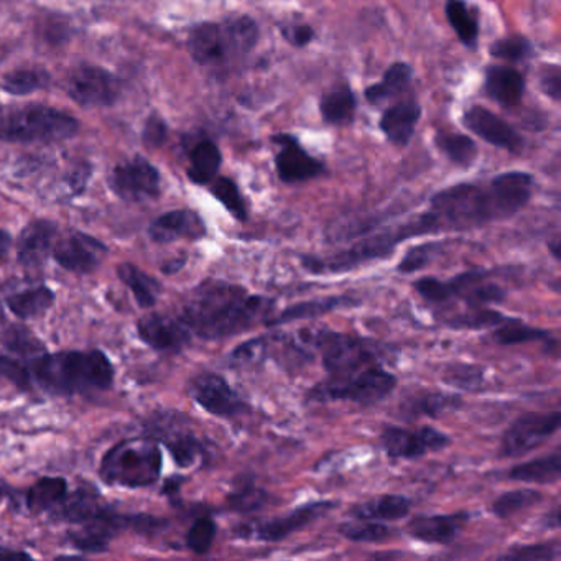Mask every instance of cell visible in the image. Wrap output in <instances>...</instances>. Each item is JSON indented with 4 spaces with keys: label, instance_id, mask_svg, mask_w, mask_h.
<instances>
[{
    "label": "cell",
    "instance_id": "60d3db41",
    "mask_svg": "<svg viewBox=\"0 0 561 561\" xmlns=\"http://www.w3.org/2000/svg\"><path fill=\"white\" fill-rule=\"evenodd\" d=\"M0 341L12 353L19 354V356L32 357V359H37L45 351V346L38 341V337L21 324L9 327L0 336Z\"/></svg>",
    "mask_w": 561,
    "mask_h": 561
},
{
    "label": "cell",
    "instance_id": "8d00e7d4",
    "mask_svg": "<svg viewBox=\"0 0 561 561\" xmlns=\"http://www.w3.org/2000/svg\"><path fill=\"white\" fill-rule=\"evenodd\" d=\"M461 397L455 393L432 392L425 396L416 397L410 402L409 409L412 415L432 416L439 419L446 413L455 412L461 407Z\"/></svg>",
    "mask_w": 561,
    "mask_h": 561
},
{
    "label": "cell",
    "instance_id": "603a6c76",
    "mask_svg": "<svg viewBox=\"0 0 561 561\" xmlns=\"http://www.w3.org/2000/svg\"><path fill=\"white\" fill-rule=\"evenodd\" d=\"M420 116H422V107L413 101H405L383 113L380 129L390 142L407 146L415 134Z\"/></svg>",
    "mask_w": 561,
    "mask_h": 561
},
{
    "label": "cell",
    "instance_id": "ab89813d",
    "mask_svg": "<svg viewBox=\"0 0 561 561\" xmlns=\"http://www.w3.org/2000/svg\"><path fill=\"white\" fill-rule=\"evenodd\" d=\"M443 382L458 390H478L484 386L485 369L478 364L456 363L443 369Z\"/></svg>",
    "mask_w": 561,
    "mask_h": 561
},
{
    "label": "cell",
    "instance_id": "be15d7a7",
    "mask_svg": "<svg viewBox=\"0 0 561 561\" xmlns=\"http://www.w3.org/2000/svg\"><path fill=\"white\" fill-rule=\"evenodd\" d=\"M2 497H4V492H2V489H0V501H2Z\"/></svg>",
    "mask_w": 561,
    "mask_h": 561
},
{
    "label": "cell",
    "instance_id": "5b68a950",
    "mask_svg": "<svg viewBox=\"0 0 561 561\" xmlns=\"http://www.w3.org/2000/svg\"><path fill=\"white\" fill-rule=\"evenodd\" d=\"M257 38V25L251 18L242 15L222 24H203L193 28L188 50L202 67L218 68L248 55Z\"/></svg>",
    "mask_w": 561,
    "mask_h": 561
},
{
    "label": "cell",
    "instance_id": "ee69618b",
    "mask_svg": "<svg viewBox=\"0 0 561 561\" xmlns=\"http://www.w3.org/2000/svg\"><path fill=\"white\" fill-rule=\"evenodd\" d=\"M268 501H271V495L249 479H245L244 482H238L234 491L228 497L229 507L232 511L241 512V514L259 511V508L268 504Z\"/></svg>",
    "mask_w": 561,
    "mask_h": 561
},
{
    "label": "cell",
    "instance_id": "cb8c5ba5",
    "mask_svg": "<svg viewBox=\"0 0 561 561\" xmlns=\"http://www.w3.org/2000/svg\"><path fill=\"white\" fill-rule=\"evenodd\" d=\"M485 93L502 106H515L525 93V81L518 71L491 67L485 75Z\"/></svg>",
    "mask_w": 561,
    "mask_h": 561
},
{
    "label": "cell",
    "instance_id": "ac0fdd59",
    "mask_svg": "<svg viewBox=\"0 0 561 561\" xmlns=\"http://www.w3.org/2000/svg\"><path fill=\"white\" fill-rule=\"evenodd\" d=\"M150 238L159 244H169V242L198 241L205 238L206 226L203 219L190 209H176V211L167 213L160 216L149 228Z\"/></svg>",
    "mask_w": 561,
    "mask_h": 561
},
{
    "label": "cell",
    "instance_id": "f5cc1de1",
    "mask_svg": "<svg viewBox=\"0 0 561 561\" xmlns=\"http://www.w3.org/2000/svg\"><path fill=\"white\" fill-rule=\"evenodd\" d=\"M502 560H515V561H540V560H553L557 558V548L551 545H527V547L514 548L508 553L502 554Z\"/></svg>",
    "mask_w": 561,
    "mask_h": 561
},
{
    "label": "cell",
    "instance_id": "f6af8a7d",
    "mask_svg": "<svg viewBox=\"0 0 561 561\" xmlns=\"http://www.w3.org/2000/svg\"><path fill=\"white\" fill-rule=\"evenodd\" d=\"M494 340L502 346H515V344L534 343V341H551V334L520 323L518 320H512L499 327L494 333Z\"/></svg>",
    "mask_w": 561,
    "mask_h": 561
},
{
    "label": "cell",
    "instance_id": "db71d44e",
    "mask_svg": "<svg viewBox=\"0 0 561 561\" xmlns=\"http://www.w3.org/2000/svg\"><path fill=\"white\" fill-rule=\"evenodd\" d=\"M11 382L18 387H25L28 382V373L9 357L0 356V383Z\"/></svg>",
    "mask_w": 561,
    "mask_h": 561
},
{
    "label": "cell",
    "instance_id": "9f6ffc18",
    "mask_svg": "<svg viewBox=\"0 0 561 561\" xmlns=\"http://www.w3.org/2000/svg\"><path fill=\"white\" fill-rule=\"evenodd\" d=\"M541 88L547 96L553 98L554 101L560 100L561 78L558 68H551L541 77Z\"/></svg>",
    "mask_w": 561,
    "mask_h": 561
},
{
    "label": "cell",
    "instance_id": "d590c367",
    "mask_svg": "<svg viewBox=\"0 0 561 561\" xmlns=\"http://www.w3.org/2000/svg\"><path fill=\"white\" fill-rule=\"evenodd\" d=\"M340 534L356 543H382L392 538L393 530L382 522L354 518L353 522L341 525Z\"/></svg>",
    "mask_w": 561,
    "mask_h": 561
},
{
    "label": "cell",
    "instance_id": "9c48e42d",
    "mask_svg": "<svg viewBox=\"0 0 561 561\" xmlns=\"http://www.w3.org/2000/svg\"><path fill=\"white\" fill-rule=\"evenodd\" d=\"M560 412H534L518 416L502 436L501 455L504 458L528 455L560 430Z\"/></svg>",
    "mask_w": 561,
    "mask_h": 561
},
{
    "label": "cell",
    "instance_id": "c3c4849f",
    "mask_svg": "<svg viewBox=\"0 0 561 561\" xmlns=\"http://www.w3.org/2000/svg\"><path fill=\"white\" fill-rule=\"evenodd\" d=\"M216 522L211 517H199L186 535V545L196 554L208 553L216 537Z\"/></svg>",
    "mask_w": 561,
    "mask_h": 561
},
{
    "label": "cell",
    "instance_id": "681fc988",
    "mask_svg": "<svg viewBox=\"0 0 561 561\" xmlns=\"http://www.w3.org/2000/svg\"><path fill=\"white\" fill-rule=\"evenodd\" d=\"M268 356V340L257 337V340L245 341L241 346L236 347L231 354V364L236 367H248L252 364H261Z\"/></svg>",
    "mask_w": 561,
    "mask_h": 561
},
{
    "label": "cell",
    "instance_id": "5bb4252c",
    "mask_svg": "<svg viewBox=\"0 0 561 561\" xmlns=\"http://www.w3.org/2000/svg\"><path fill=\"white\" fill-rule=\"evenodd\" d=\"M190 393L202 409L221 419H234L249 410L242 397L218 374L195 377Z\"/></svg>",
    "mask_w": 561,
    "mask_h": 561
},
{
    "label": "cell",
    "instance_id": "277c9868",
    "mask_svg": "<svg viewBox=\"0 0 561 561\" xmlns=\"http://www.w3.org/2000/svg\"><path fill=\"white\" fill-rule=\"evenodd\" d=\"M80 123L70 114L42 104L0 107V140L11 144H55L77 136Z\"/></svg>",
    "mask_w": 561,
    "mask_h": 561
},
{
    "label": "cell",
    "instance_id": "d4e9b609",
    "mask_svg": "<svg viewBox=\"0 0 561 561\" xmlns=\"http://www.w3.org/2000/svg\"><path fill=\"white\" fill-rule=\"evenodd\" d=\"M410 508H412L410 499L403 495L383 494L356 505L351 511V515L363 520L396 522L405 518L410 514Z\"/></svg>",
    "mask_w": 561,
    "mask_h": 561
},
{
    "label": "cell",
    "instance_id": "30bf717a",
    "mask_svg": "<svg viewBox=\"0 0 561 561\" xmlns=\"http://www.w3.org/2000/svg\"><path fill=\"white\" fill-rule=\"evenodd\" d=\"M68 96L83 107L113 106L121 96V83L113 73L93 65H81L68 75Z\"/></svg>",
    "mask_w": 561,
    "mask_h": 561
},
{
    "label": "cell",
    "instance_id": "f907efd6",
    "mask_svg": "<svg viewBox=\"0 0 561 561\" xmlns=\"http://www.w3.org/2000/svg\"><path fill=\"white\" fill-rule=\"evenodd\" d=\"M439 252V244H422L416 245V248L410 249L405 255H403L402 262H400L397 271L402 272V274H413V272L422 271L425 268L433 259L436 257V254Z\"/></svg>",
    "mask_w": 561,
    "mask_h": 561
},
{
    "label": "cell",
    "instance_id": "bcb514c9",
    "mask_svg": "<svg viewBox=\"0 0 561 561\" xmlns=\"http://www.w3.org/2000/svg\"><path fill=\"white\" fill-rule=\"evenodd\" d=\"M512 318L504 317L499 311L485 307H469V311L449 320V327L456 330H482V328L501 327Z\"/></svg>",
    "mask_w": 561,
    "mask_h": 561
},
{
    "label": "cell",
    "instance_id": "6da1fadb",
    "mask_svg": "<svg viewBox=\"0 0 561 561\" xmlns=\"http://www.w3.org/2000/svg\"><path fill=\"white\" fill-rule=\"evenodd\" d=\"M274 301L251 295L239 285L206 280L186 298L182 321L203 340H222L267 321Z\"/></svg>",
    "mask_w": 561,
    "mask_h": 561
},
{
    "label": "cell",
    "instance_id": "83f0119b",
    "mask_svg": "<svg viewBox=\"0 0 561 561\" xmlns=\"http://www.w3.org/2000/svg\"><path fill=\"white\" fill-rule=\"evenodd\" d=\"M221 167V152L209 140L196 144L190 153L188 179L196 185H206L215 180Z\"/></svg>",
    "mask_w": 561,
    "mask_h": 561
},
{
    "label": "cell",
    "instance_id": "8992f818",
    "mask_svg": "<svg viewBox=\"0 0 561 561\" xmlns=\"http://www.w3.org/2000/svg\"><path fill=\"white\" fill-rule=\"evenodd\" d=\"M162 453L152 439L119 443L104 456L101 476L110 484L146 488L160 478Z\"/></svg>",
    "mask_w": 561,
    "mask_h": 561
},
{
    "label": "cell",
    "instance_id": "f1b7e54d",
    "mask_svg": "<svg viewBox=\"0 0 561 561\" xmlns=\"http://www.w3.org/2000/svg\"><path fill=\"white\" fill-rule=\"evenodd\" d=\"M117 275L121 280L130 288L137 304L142 308H150L157 304L160 295V284L156 278L147 275L146 272L140 271L139 267L133 264H123L117 268Z\"/></svg>",
    "mask_w": 561,
    "mask_h": 561
},
{
    "label": "cell",
    "instance_id": "d6986e66",
    "mask_svg": "<svg viewBox=\"0 0 561 561\" xmlns=\"http://www.w3.org/2000/svg\"><path fill=\"white\" fill-rule=\"evenodd\" d=\"M57 225L47 219H37L25 226L19 236L18 259L25 268H38L47 262L54 251Z\"/></svg>",
    "mask_w": 561,
    "mask_h": 561
},
{
    "label": "cell",
    "instance_id": "680465c9",
    "mask_svg": "<svg viewBox=\"0 0 561 561\" xmlns=\"http://www.w3.org/2000/svg\"><path fill=\"white\" fill-rule=\"evenodd\" d=\"M12 248V238L9 232L2 231L0 229V259L8 257L9 252H11Z\"/></svg>",
    "mask_w": 561,
    "mask_h": 561
},
{
    "label": "cell",
    "instance_id": "2e32d148",
    "mask_svg": "<svg viewBox=\"0 0 561 561\" xmlns=\"http://www.w3.org/2000/svg\"><path fill=\"white\" fill-rule=\"evenodd\" d=\"M140 337L150 347L157 351H182L192 340V331L188 330L182 318L165 317V314H147L139 321Z\"/></svg>",
    "mask_w": 561,
    "mask_h": 561
},
{
    "label": "cell",
    "instance_id": "e575fe53",
    "mask_svg": "<svg viewBox=\"0 0 561 561\" xmlns=\"http://www.w3.org/2000/svg\"><path fill=\"white\" fill-rule=\"evenodd\" d=\"M170 430L165 435L167 446L172 451L176 465L182 468H190L203 456V445L192 432L183 428Z\"/></svg>",
    "mask_w": 561,
    "mask_h": 561
},
{
    "label": "cell",
    "instance_id": "7c38bea8",
    "mask_svg": "<svg viewBox=\"0 0 561 561\" xmlns=\"http://www.w3.org/2000/svg\"><path fill=\"white\" fill-rule=\"evenodd\" d=\"M380 442L387 456L392 459L422 458L428 453L442 451L451 445L449 436L433 426H420L419 430L387 426Z\"/></svg>",
    "mask_w": 561,
    "mask_h": 561
},
{
    "label": "cell",
    "instance_id": "8fae6325",
    "mask_svg": "<svg viewBox=\"0 0 561 561\" xmlns=\"http://www.w3.org/2000/svg\"><path fill=\"white\" fill-rule=\"evenodd\" d=\"M333 507L334 502H311V504L301 505V507L294 508V511L280 515V517L241 525V527L236 528V535L242 538H254V540L275 543V541L285 540L295 531L307 527L311 522L323 517Z\"/></svg>",
    "mask_w": 561,
    "mask_h": 561
},
{
    "label": "cell",
    "instance_id": "4dcf8cb0",
    "mask_svg": "<svg viewBox=\"0 0 561 561\" xmlns=\"http://www.w3.org/2000/svg\"><path fill=\"white\" fill-rule=\"evenodd\" d=\"M413 70L405 64H396L383 75L382 83L367 88L366 98L369 103L380 104L389 98L397 96L409 88Z\"/></svg>",
    "mask_w": 561,
    "mask_h": 561
},
{
    "label": "cell",
    "instance_id": "f546056e",
    "mask_svg": "<svg viewBox=\"0 0 561 561\" xmlns=\"http://www.w3.org/2000/svg\"><path fill=\"white\" fill-rule=\"evenodd\" d=\"M54 291L48 290L47 287H37L11 295L8 298V307L11 308L15 317L27 320V318L45 313L54 305Z\"/></svg>",
    "mask_w": 561,
    "mask_h": 561
},
{
    "label": "cell",
    "instance_id": "e0dca14e",
    "mask_svg": "<svg viewBox=\"0 0 561 561\" xmlns=\"http://www.w3.org/2000/svg\"><path fill=\"white\" fill-rule=\"evenodd\" d=\"M462 123L471 133H474L476 136L481 137L491 146L501 147V149L511 150V152L520 150L522 139L518 134L508 124H505L501 117L495 116L484 107L474 106L469 110L462 117Z\"/></svg>",
    "mask_w": 561,
    "mask_h": 561
},
{
    "label": "cell",
    "instance_id": "9a60e30c",
    "mask_svg": "<svg viewBox=\"0 0 561 561\" xmlns=\"http://www.w3.org/2000/svg\"><path fill=\"white\" fill-rule=\"evenodd\" d=\"M106 254V245L84 232H70L54 248L55 261L67 271L78 274H90L100 267Z\"/></svg>",
    "mask_w": 561,
    "mask_h": 561
},
{
    "label": "cell",
    "instance_id": "44dd1931",
    "mask_svg": "<svg viewBox=\"0 0 561 561\" xmlns=\"http://www.w3.org/2000/svg\"><path fill=\"white\" fill-rule=\"evenodd\" d=\"M275 142L282 144L280 153L275 159L282 182H307V180L317 179L323 173V165L313 157L308 156L291 137L278 136Z\"/></svg>",
    "mask_w": 561,
    "mask_h": 561
},
{
    "label": "cell",
    "instance_id": "1f68e13d",
    "mask_svg": "<svg viewBox=\"0 0 561 561\" xmlns=\"http://www.w3.org/2000/svg\"><path fill=\"white\" fill-rule=\"evenodd\" d=\"M321 116L330 124H346L356 111V98L347 87H340L321 100Z\"/></svg>",
    "mask_w": 561,
    "mask_h": 561
},
{
    "label": "cell",
    "instance_id": "7bdbcfd3",
    "mask_svg": "<svg viewBox=\"0 0 561 561\" xmlns=\"http://www.w3.org/2000/svg\"><path fill=\"white\" fill-rule=\"evenodd\" d=\"M439 150L459 167H469L478 156V147L469 137L461 134H439L436 137Z\"/></svg>",
    "mask_w": 561,
    "mask_h": 561
},
{
    "label": "cell",
    "instance_id": "94428289",
    "mask_svg": "<svg viewBox=\"0 0 561 561\" xmlns=\"http://www.w3.org/2000/svg\"><path fill=\"white\" fill-rule=\"evenodd\" d=\"M550 249H551V252H553V257L557 259H560V251H558V249H560V241H558V239H554V242L553 244L550 245Z\"/></svg>",
    "mask_w": 561,
    "mask_h": 561
},
{
    "label": "cell",
    "instance_id": "3957f363",
    "mask_svg": "<svg viewBox=\"0 0 561 561\" xmlns=\"http://www.w3.org/2000/svg\"><path fill=\"white\" fill-rule=\"evenodd\" d=\"M436 231H465L512 218L494 185L451 186L436 193L428 209Z\"/></svg>",
    "mask_w": 561,
    "mask_h": 561
},
{
    "label": "cell",
    "instance_id": "91938a15",
    "mask_svg": "<svg viewBox=\"0 0 561 561\" xmlns=\"http://www.w3.org/2000/svg\"><path fill=\"white\" fill-rule=\"evenodd\" d=\"M4 557H8V558L27 557V554L14 553V551L2 550V548H0V558H4Z\"/></svg>",
    "mask_w": 561,
    "mask_h": 561
},
{
    "label": "cell",
    "instance_id": "b9f144b4",
    "mask_svg": "<svg viewBox=\"0 0 561 561\" xmlns=\"http://www.w3.org/2000/svg\"><path fill=\"white\" fill-rule=\"evenodd\" d=\"M445 11L446 18L458 34L459 41L466 45H474L479 34L478 21L466 8L465 2L462 0H449Z\"/></svg>",
    "mask_w": 561,
    "mask_h": 561
},
{
    "label": "cell",
    "instance_id": "6125c7cd",
    "mask_svg": "<svg viewBox=\"0 0 561 561\" xmlns=\"http://www.w3.org/2000/svg\"><path fill=\"white\" fill-rule=\"evenodd\" d=\"M4 320V310H2V305H0V321Z\"/></svg>",
    "mask_w": 561,
    "mask_h": 561
},
{
    "label": "cell",
    "instance_id": "816d5d0a",
    "mask_svg": "<svg viewBox=\"0 0 561 561\" xmlns=\"http://www.w3.org/2000/svg\"><path fill=\"white\" fill-rule=\"evenodd\" d=\"M491 55L501 60L522 61L530 57L531 45L522 37L504 38L492 45Z\"/></svg>",
    "mask_w": 561,
    "mask_h": 561
},
{
    "label": "cell",
    "instance_id": "ffe728a7",
    "mask_svg": "<svg viewBox=\"0 0 561 561\" xmlns=\"http://www.w3.org/2000/svg\"><path fill=\"white\" fill-rule=\"evenodd\" d=\"M468 520V512H456V514L449 515H423V517H416L410 522L407 534L423 543L448 545L456 540Z\"/></svg>",
    "mask_w": 561,
    "mask_h": 561
},
{
    "label": "cell",
    "instance_id": "4316f807",
    "mask_svg": "<svg viewBox=\"0 0 561 561\" xmlns=\"http://www.w3.org/2000/svg\"><path fill=\"white\" fill-rule=\"evenodd\" d=\"M561 474L560 451H553L543 458L531 459L514 466L507 478L518 482H535V484H554Z\"/></svg>",
    "mask_w": 561,
    "mask_h": 561
},
{
    "label": "cell",
    "instance_id": "ba28073f",
    "mask_svg": "<svg viewBox=\"0 0 561 561\" xmlns=\"http://www.w3.org/2000/svg\"><path fill=\"white\" fill-rule=\"evenodd\" d=\"M305 341L321 351L324 369L331 377L350 376L364 367L373 366L383 353L374 341L331 331L313 333Z\"/></svg>",
    "mask_w": 561,
    "mask_h": 561
},
{
    "label": "cell",
    "instance_id": "f35d334b",
    "mask_svg": "<svg viewBox=\"0 0 561 561\" xmlns=\"http://www.w3.org/2000/svg\"><path fill=\"white\" fill-rule=\"evenodd\" d=\"M541 499L543 494L534 489H515V491L504 492L492 504V514L497 515L499 518L514 517L518 512L540 504Z\"/></svg>",
    "mask_w": 561,
    "mask_h": 561
},
{
    "label": "cell",
    "instance_id": "4fadbf2b",
    "mask_svg": "<svg viewBox=\"0 0 561 561\" xmlns=\"http://www.w3.org/2000/svg\"><path fill=\"white\" fill-rule=\"evenodd\" d=\"M111 188L126 202H150L160 195L159 170L142 157L127 160L114 169Z\"/></svg>",
    "mask_w": 561,
    "mask_h": 561
},
{
    "label": "cell",
    "instance_id": "6f0895ef",
    "mask_svg": "<svg viewBox=\"0 0 561 561\" xmlns=\"http://www.w3.org/2000/svg\"><path fill=\"white\" fill-rule=\"evenodd\" d=\"M284 35L297 47H305L313 41L314 32L313 28L307 27V25H300V27L288 28L284 32Z\"/></svg>",
    "mask_w": 561,
    "mask_h": 561
},
{
    "label": "cell",
    "instance_id": "d6a6232c",
    "mask_svg": "<svg viewBox=\"0 0 561 561\" xmlns=\"http://www.w3.org/2000/svg\"><path fill=\"white\" fill-rule=\"evenodd\" d=\"M50 83V75L41 68L14 70L2 78V90L14 96H27L35 91L44 90Z\"/></svg>",
    "mask_w": 561,
    "mask_h": 561
},
{
    "label": "cell",
    "instance_id": "7402d4cb",
    "mask_svg": "<svg viewBox=\"0 0 561 561\" xmlns=\"http://www.w3.org/2000/svg\"><path fill=\"white\" fill-rule=\"evenodd\" d=\"M126 518L117 517L104 508L94 517L83 522V527L71 535V541L83 551H103L110 545L111 538L126 524Z\"/></svg>",
    "mask_w": 561,
    "mask_h": 561
},
{
    "label": "cell",
    "instance_id": "7dc6e473",
    "mask_svg": "<svg viewBox=\"0 0 561 561\" xmlns=\"http://www.w3.org/2000/svg\"><path fill=\"white\" fill-rule=\"evenodd\" d=\"M213 195L218 202L222 203L226 209L234 216L238 221L248 219V208H245L244 198L239 192L238 185L229 179H218L213 183Z\"/></svg>",
    "mask_w": 561,
    "mask_h": 561
},
{
    "label": "cell",
    "instance_id": "74e56055",
    "mask_svg": "<svg viewBox=\"0 0 561 561\" xmlns=\"http://www.w3.org/2000/svg\"><path fill=\"white\" fill-rule=\"evenodd\" d=\"M58 505H60L58 517L71 522H84L104 511L98 502L96 494L87 491L75 492L70 497L65 495L64 501Z\"/></svg>",
    "mask_w": 561,
    "mask_h": 561
},
{
    "label": "cell",
    "instance_id": "52a82bcc",
    "mask_svg": "<svg viewBox=\"0 0 561 561\" xmlns=\"http://www.w3.org/2000/svg\"><path fill=\"white\" fill-rule=\"evenodd\" d=\"M397 387V377L380 366H367L344 377H331L310 389L313 402H354L374 405L386 400Z\"/></svg>",
    "mask_w": 561,
    "mask_h": 561
},
{
    "label": "cell",
    "instance_id": "11a10c76",
    "mask_svg": "<svg viewBox=\"0 0 561 561\" xmlns=\"http://www.w3.org/2000/svg\"><path fill=\"white\" fill-rule=\"evenodd\" d=\"M167 139V126L159 117H150L144 130V142L150 147H160Z\"/></svg>",
    "mask_w": 561,
    "mask_h": 561
},
{
    "label": "cell",
    "instance_id": "836d02e7",
    "mask_svg": "<svg viewBox=\"0 0 561 561\" xmlns=\"http://www.w3.org/2000/svg\"><path fill=\"white\" fill-rule=\"evenodd\" d=\"M68 484L61 478H44L32 485L27 495V505L32 512L47 511L60 504L67 495Z\"/></svg>",
    "mask_w": 561,
    "mask_h": 561
},
{
    "label": "cell",
    "instance_id": "7a4b0ae2",
    "mask_svg": "<svg viewBox=\"0 0 561 561\" xmlns=\"http://www.w3.org/2000/svg\"><path fill=\"white\" fill-rule=\"evenodd\" d=\"M32 376L48 392L73 396L87 390L110 389L113 386L114 369L101 351H67L44 354L34 359Z\"/></svg>",
    "mask_w": 561,
    "mask_h": 561
},
{
    "label": "cell",
    "instance_id": "484cf974",
    "mask_svg": "<svg viewBox=\"0 0 561 561\" xmlns=\"http://www.w3.org/2000/svg\"><path fill=\"white\" fill-rule=\"evenodd\" d=\"M360 301L351 297H328L321 300L301 301V304L291 305L287 310L282 311L277 318L267 320L268 324H285L291 321L313 320V318L323 317L331 311L346 310V308L357 307Z\"/></svg>",
    "mask_w": 561,
    "mask_h": 561
}]
</instances>
